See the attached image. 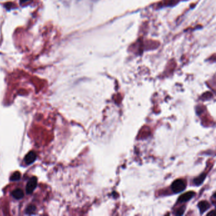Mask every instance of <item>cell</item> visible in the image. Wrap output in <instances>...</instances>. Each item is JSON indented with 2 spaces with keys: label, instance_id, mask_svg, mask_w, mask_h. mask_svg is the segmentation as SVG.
I'll return each mask as SVG.
<instances>
[{
  "label": "cell",
  "instance_id": "1",
  "mask_svg": "<svg viewBox=\"0 0 216 216\" xmlns=\"http://www.w3.org/2000/svg\"><path fill=\"white\" fill-rule=\"evenodd\" d=\"M186 187V182L183 179H177L173 182L172 184V190L174 193H178L184 191Z\"/></svg>",
  "mask_w": 216,
  "mask_h": 216
},
{
  "label": "cell",
  "instance_id": "2",
  "mask_svg": "<svg viewBox=\"0 0 216 216\" xmlns=\"http://www.w3.org/2000/svg\"><path fill=\"white\" fill-rule=\"evenodd\" d=\"M37 186V178L36 177H32L30 179L26 186V192L28 194L32 193Z\"/></svg>",
  "mask_w": 216,
  "mask_h": 216
},
{
  "label": "cell",
  "instance_id": "3",
  "mask_svg": "<svg viewBox=\"0 0 216 216\" xmlns=\"http://www.w3.org/2000/svg\"><path fill=\"white\" fill-rule=\"evenodd\" d=\"M36 159V154L34 152H30L26 155L24 158V161L27 164L29 165L34 162Z\"/></svg>",
  "mask_w": 216,
  "mask_h": 216
},
{
  "label": "cell",
  "instance_id": "4",
  "mask_svg": "<svg viewBox=\"0 0 216 216\" xmlns=\"http://www.w3.org/2000/svg\"><path fill=\"white\" fill-rule=\"evenodd\" d=\"M194 195H195L194 192H192V191L187 192V193H184V195H182V196L179 197V199L178 200V202H181V203L188 202L189 200H190L191 199H192Z\"/></svg>",
  "mask_w": 216,
  "mask_h": 216
},
{
  "label": "cell",
  "instance_id": "5",
  "mask_svg": "<svg viewBox=\"0 0 216 216\" xmlns=\"http://www.w3.org/2000/svg\"><path fill=\"white\" fill-rule=\"evenodd\" d=\"M11 195H12L14 199H15L17 200H20L23 197L24 193H23V191L21 190V189L17 188L11 192Z\"/></svg>",
  "mask_w": 216,
  "mask_h": 216
},
{
  "label": "cell",
  "instance_id": "6",
  "mask_svg": "<svg viewBox=\"0 0 216 216\" xmlns=\"http://www.w3.org/2000/svg\"><path fill=\"white\" fill-rule=\"evenodd\" d=\"M199 208L200 209V212L203 214L204 212L206 211L207 210H208L210 208V205L207 202H206V201H202V202H200L199 203Z\"/></svg>",
  "mask_w": 216,
  "mask_h": 216
},
{
  "label": "cell",
  "instance_id": "7",
  "mask_svg": "<svg viewBox=\"0 0 216 216\" xmlns=\"http://www.w3.org/2000/svg\"><path fill=\"white\" fill-rule=\"evenodd\" d=\"M205 178V174H203L200 175L199 177H198L197 178L194 179L195 184H197V185L201 184L203 182Z\"/></svg>",
  "mask_w": 216,
  "mask_h": 216
},
{
  "label": "cell",
  "instance_id": "8",
  "mask_svg": "<svg viewBox=\"0 0 216 216\" xmlns=\"http://www.w3.org/2000/svg\"><path fill=\"white\" fill-rule=\"evenodd\" d=\"M36 211V207L34 205H29L25 209V213L29 215L33 214H34Z\"/></svg>",
  "mask_w": 216,
  "mask_h": 216
},
{
  "label": "cell",
  "instance_id": "9",
  "mask_svg": "<svg viewBox=\"0 0 216 216\" xmlns=\"http://www.w3.org/2000/svg\"><path fill=\"white\" fill-rule=\"evenodd\" d=\"M20 173L19 172H14L13 174V175L11 176V177L10 178V180L12 181H18V180H19L20 179Z\"/></svg>",
  "mask_w": 216,
  "mask_h": 216
},
{
  "label": "cell",
  "instance_id": "10",
  "mask_svg": "<svg viewBox=\"0 0 216 216\" xmlns=\"http://www.w3.org/2000/svg\"><path fill=\"white\" fill-rule=\"evenodd\" d=\"M29 1V0H20V3H25L26 1Z\"/></svg>",
  "mask_w": 216,
  "mask_h": 216
}]
</instances>
